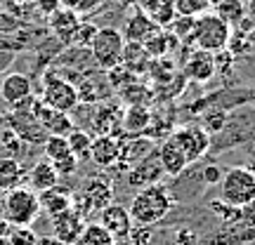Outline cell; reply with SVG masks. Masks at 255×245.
Here are the masks:
<instances>
[{"mask_svg":"<svg viewBox=\"0 0 255 245\" xmlns=\"http://www.w3.org/2000/svg\"><path fill=\"white\" fill-rule=\"evenodd\" d=\"M175 205H177V198L170 193V189L165 184H154L137 191L128 205V212L132 217V224L154 227L173 212Z\"/></svg>","mask_w":255,"mask_h":245,"instance_id":"6da1fadb","label":"cell"},{"mask_svg":"<svg viewBox=\"0 0 255 245\" xmlns=\"http://www.w3.org/2000/svg\"><path fill=\"white\" fill-rule=\"evenodd\" d=\"M220 200L232 208L246 210L255 203V174L246 165H232L220 179Z\"/></svg>","mask_w":255,"mask_h":245,"instance_id":"7a4b0ae2","label":"cell"},{"mask_svg":"<svg viewBox=\"0 0 255 245\" xmlns=\"http://www.w3.org/2000/svg\"><path fill=\"white\" fill-rule=\"evenodd\" d=\"M40 215V203L38 193L31 191L28 186H17L5 193L2 198V212L0 217L7 222L9 227H31Z\"/></svg>","mask_w":255,"mask_h":245,"instance_id":"3957f363","label":"cell"},{"mask_svg":"<svg viewBox=\"0 0 255 245\" xmlns=\"http://www.w3.org/2000/svg\"><path fill=\"white\" fill-rule=\"evenodd\" d=\"M229 36H232V28L218 19L213 12H206L201 17L194 19V28H191L189 43L196 45V50L201 52H208V55H218L222 50H227Z\"/></svg>","mask_w":255,"mask_h":245,"instance_id":"277c9868","label":"cell"},{"mask_svg":"<svg viewBox=\"0 0 255 245\" xmlns=\"http://www.w3.org/2000/svg\"><path fill=\"white\" fill-rule=\"evenodd\" d=\"M123 47H126V38L116 26H104L97 28V36L92 38L90 47V62L100 69V71H111L121 64L123 57Z\"/></svg>","mask_w":255,"mask_h":245,"instance_id":"5b68a950","label":"cell"},{"mask_svg":"<svg viewBox=\"0 0 255 245\" xmlns=\"http://www.w3.org/2000/svg\"><path fill=\"white\" fill-rule=\"evenodd\" d=\"M40 101H45L50 109L69 113L78 106V92L73 87V82L64 81L57 71H45L43 76V90H40Z\"/></svg>","mask_w":255,"mask_h":245,"instance_id":"8992f818","label":"cell"},{"mask_svg":"<svg viewBox=\"0 0 255 245\" xmlns=\"http://www.w3.org/2000/svg\"><path fill=\"white\" fill-rule=\"evenodd\" d=\"M168 137L182 149V154L187 156L189 165L201 161V158L213 149V137H210L199 123H187V125L175 127Z\"/></svg>","mask_w":255,"mask_h":245,"instance_id":"52a82bcc","label":"cell"},{"mask_svg":"<svg viewBox=\"0 0 255 245\" xmlns=\"http://www.w3.org/2000/svg\"><path fill=\"white\" fill-rule=\"evenodd\" d=\"M7 127L24 142V144H31V146H43L45 139L50 137L45 130L40 127V123L31 116L28 104L19 106V109H12V113L7 116Z\"/></svg>","mask_w":255,"mask_h":245,"instance_id":"ba28073f","label":"cell"},{"mask_svg":"<svg viewBox=\"0 0 255 245\" xmlns=\"http://www.w3.org/2000/svg\"><path fill=\"white\" fill-rule=\"evenodd\" d=\"M28 111H31V116L40 123V127L45 130L47 135L66 137L73 127H76L69 113H62V111L50 109L45 101H40L38 97H31V99H28Z\"/></svg>","mask_w":255,"mask_h":245,"instance_id":"9c48e42d","label":"cell"},{"mask_svg":"<svg viewBox=\"0 0 255 245\" xmlns=\"http://www.w3.org/2000/svg\"><path fill=\"white\" fill-rule=\"evenodd\" d=\"M31 97H33V85H31V78H28L26 73H19V71L2 73L0 99L5 101L9 109H19V106L28 104Z\"/></svg>","mask_w":255,"mask_h":245,"instance_id":"30bf717a","label":"cell"},{"mask_svg":"<svg viewBox=\"0 0 255 245\" xmlns=\"http://www.w3.org/2000/svg\"><path fill=\"white\" fill-rule=\"evenodd\" d=\"M163 167H161V161H158V154L151 151L144 161H139L135 167H130L126 172V184L130 189H146V186H154V184H161L163 179Z\"/></svg>","mask_w":255,"mask_h":245,"instance_id":"8fae6325","label":"cell"},{"mask_svg":"<svg viewBox=\"0 0 255 245\" xmlns=\"http://www.w3.org/2000/svg\"><path fill=\"white\" fill-rule=\"evenodd\" d=\"M156 151V139L146 135H137V137H128L126 142L121 144V154H119V161H116V170L126 174L130 167H135L139 161H144L146 156Z\"/></svg>","mask_w":255,"mask_h":245,"instance_id":"7c38bea8","label":"cell"},{"mask_svg":"<svg viewBox=\"0 0 255 245\" xmlns=\"http://www.w3.org/2000/svg\"><path fill=\"white\" fill-rule=\"evenodd\" d=\"M100 224L109 231V236L114 241H126L130 229H132V217H130L126 205L111 203L100 212Z\"/></svg>","mask_w":255,"mask_h":245,"instance_id":"4fadbf2b","label":"cell"},{"mask_svg":"<svg viewBox=\"0 0 255 245\" xmlns=\"http://www.w3.org/2000/svg\"><path fill=\"white\" fill-rule=\"evenodd\" d=\"M83 198L88 200V205L92 208V212H102V210L114 203V186L104 174H92L88 177L81 186Z\"/></svg>","mask_w":255,"mask_h":245,"instance_id":"5bb4252c","label":"cell"},{"mask_svg":"<svg viewBox=\"0 0 255 245\" xmlns=\"http://www.w3.org/2000/svg\"><path fill=\"white\" fill-rule=\"evenodd\" d=\"M50 222H52V238L59 241L62 245H76L83 229H85V219L73 210H66L62 215L52 217Z\"/></svg>","mask_w":255,"mask_h":245,"instance_id":"9a60e30c","label":"cell"},{"mask_svg":"<svg viewBox=\"0 0 255 245\" xmlns=\"http://www.w3.org/2000/svg\"><path fill=\"white\" fill-rule=\"evenodd\" d=\"M128 137L119 135H100V137H92V146H90V161L97 167H114L116 161H119L121 154V144L126 142Z\"/></svg>","mask_w":255,"mask_h":245,"instance_id":"2e32d148","label":"cell"},{"mask_svg":"<svg viewBox=\"0 0 255 245\" xmlns=\"http://www.w3.org/2000/svg\"><path fill=\"white\" fill-rule=\"evenodd\" d=\"M182 76L187 81H194V82H208L215 78V59L213 55L208 52H189V57L184 59V66H182Z\"/></svg>","mask_w":255,"mask_h":245,"instance_id":"e0dca14e","label":"cell"},{"mask_svg":"<svg viewBox=\"0 0 255 245\" xmlns=\"http://www.w3.org/2000/svg\"><path fill=\"white\" fill-rule=\"evenodd\" d=\"M156 154H158L161 167H163V172L168 174V177H180V174H184V170L189 167V161H187V156L182 154V149L175 144L170 137H165L163 142L158 144Z\"/></svg>","mask_w":255,"mask_h":245,"instance_id":"ac0fdd59","label":"cell"},{"mask_svg":"<svg viewBox=\"0 0 255 245\" xmlns=\"http://www.w3.org/2000/svg\"><path fill=\"white\" fill-rule=\"evenodd\" d=\"M151 127V109L149 106H126L121 116V132L126 137L146 135V130Z\"/></svg>","mask_w":255,"mask_h":245,"instance_id":"d6986e66","label":"cell"},{"mask_svg":"<svg viewBox=\"0 0 255 245\" xmlns=\"http://www.w3.org/2000/svg\"><path fill=\"white\" fill-rule=\"evenodd\" d=\"M121 116H123V109H121L119 104H100L97 111L90 116V123L95 127L97 137L116 135L121 130Z\"/></svg>","mask_w":255,"mask_h":245,"instance_id":"ffe728a7","label":"cell"},{"mask_svg":"<svg viewBox=\"0 0 255 245\" xmlns=\"http://www.w3.org/2000/svg\"><path fill=\"white\" fill-rule=\"evenodd\" d=\"M81 21L83 19L78 17L76 12H71V9H66V7H59L55 14H50V17H47V28H50V33H52L57 40H62V43L69 45L73 31L78 28Z\"/></svg>","mask_w":255,"mask_h":245,"instance_id":"44dd1931","label":"cell"},{"mask_svg":"<svg viewBox=\"0 0 255 245\" xmlns=\"http://www.w3.org/2000/svg\"><path fill=\"white\" fill-rule=\"evenodd\" d=\"M26 182H28V189L31 191L43 193V191L52 189V186L59 184V174L55 172V167H52V163H50L47 158H40L26 172Z\"/></svg>","mask_w":255,"mask_h":245,"instance_id":"7402d4cb","label":"cell"},{"mask_svg":"<svg viewBox=\"0 0 255 245\" xmlns=\"http://www.w3.org/2000/svg\"><path fill=\"white\" fill-rule=\"evenodd\" d=\"M38 203H40V210L52 219V217H57V215L66 212V210H71V191L57 184L52 189L38 193Z\"/></svg>","mask_w":255,"mask_h":245,"instance_id":"603a6c76","label":"cell"},{"mask_svg":"<svg viewBox=\"0 0 255 245\" xmlns=\"http://www.w3.org/2000/svg\"><path fill=\"white\" fill-rule=\"evenodd\" d=\"M137 5L139 12H144L158 28H168L177 17L175 0H137Z\"/></svg>","mask_w":255,"mask_h":245,"instance_id":"cb8c5ba5","label":"cell"},{"mask_svg":"<svg viewBox=\"0 0 255 245\" xmlns=\"http://www.w3.org/2000/svg\"><path fill=\"white\" fill-rule=\"evenodd\" d=\"M156 24L151 21V19L146 17L144 12H139V9H135L130 17L126 19V26H123V38H126V43H137V45H142L146 38L151 36L156 31Z\"/></svg>","mask_w":255,"mask_h":245,"instance_id":"d4e9b609","label":"cell"},{"mask_svg":"<svg viewBox=\"0 0 255 245\" xmlns=\"http://www.w3.org/2000/svg\"><path fill=\"white\" fill-rule=\"evenodd\" d=\"M142 47L149 55V59H163V57H168L173 52L175 47H180V40L173 33H168L165 28H156L154 33L142 43Z\"/></svg>","mask_w":255,"mask_h":245,"instance_id":"484cf974","label":"cell"},{"mask_svg":"<svg viewBox=\"0 0 255 245\" xmlns=\"http://www.w3.org/2000/svg\"><path fill=\"white\" fill-rule=\"evenodd\" d=\"M26 179V170L24 165L19 163L17 158H0V191L7 193V191L21 186Z\"/></svg>","mask_w":255,"mask_h":245,"instance_id":"4316f807","label":"cell"},{"mask_svg":"<svg viewBox=\"0 0 255 245\" xmlns=\"http://www.w3.org/2000/svg\"><path fill=\"white\" fill-rule=\"evenodd\" d=\"M149 55L144 52V47L137 45V43H126L123 47V57H121V66H126L130 73H135V76H142V73L149 71Z\"/></svg>","mask_w":255,"mask_h":245,"instance_id":"83f0119b","label":"cell"},{"mask_svg":"<svg viewBox=\"0 0 255 245\" xmlns=\"http://www.w3.org/2000/svg\"><path fill=\"white\" fill-rule=\"evenodd\" d=\"M213 14L222 19L229 28H237L246 19V2L244 0H220L213 7Z\"/></svg>","mask_w":255,"mask_h":245,"instance_id":"f1b7e54d","label":"cell"},{"mask_svg":"<svg viewBox=\"0 0 255 245\" xmlns=\"http://www.w3.org/2000/svg\"><path fill=\"white\" fill-rule=\"evenodd\" d=\"M66 144H69V151H71L78 161L90 158L92 137H90V132H88V130H83V127H73L71 132L66 135Z\"/></svg>","mask_w":255,"mask_h":245,"instance_id":"f546056e","label":"cell"},{"mask_svg":"<svg viewBox=\"0 0 255 245\" xmlns=\"http://www.w3.org/2000/svg\"><path fill=\"white\" fill-rule=\"evenodd\" d=\"M119 94H121V101H123L126 106H149V101L154 99V92L149 90L146 85H142L139 81H135L132 85L123 87Z\"/></svg>","mask_w":255,"mask_h":245,"instance_id":"4dcf8cb0","label":"cell"},{"mask_svg":"<svg viewBox=\"0 0 255 245\" xmlns=\"http://www.w3.org/2000/svg\"><path fill=\"white\" fill-rule=\"evenodd\" d=\"M229 123V116L225 109H220V106H210V109H206L203 113H201L199 118V125L208 132L210 137L213 135H220L222 130H225V125Z\"/></svg>","mask_w":255,"mask_h":245,"instance_id":"1f68e13d","label":"cell"},{"mask_svg":"<svg viewBox=\"0 0 255 245\" xmlns=\"http://www.w3.org/2000/svg\"><path fill=\"white\" fill-rule=\"evenodd\" d=\"M208 210L213 217H218V222L222 227H232V224H239L241 219H244V210L239 208H232L227 203H222V200H210L208 203Z\"/></svg>","mask_w":255,"mask_h":245,"instance_id":"d6a6232c","label":"cell"},{"mask_svg":"<svg viewBox=\"0 0 255 245\" xmlns=\"http://www.w3.org/2000/svg\"><path fill=\"white\" fill-rule=\"evenodd\" d=\"M114 243L116 241L109 236V231L102 227L100 222H92V224H85L76 245H114Z\"/></svg>","mask_w":255,"mask_h":245,"instance_id":"836d02e7","label":"cell"},{"mask_svg":"<svg viewBox=\"0 0 255 245\" xmlns=\"http://www.w3.org/2000/svg\"><path fill=\"white\" fill-rule=\"evenodd\" d=\"M43 154L50 163H55L59 158H66V156L71 154L69 151V144H66V137H57V135H50L45 139V144H43Z\"/></svg>","mask_w":255,"mask_h":245,"instance_id":"e575fe53","label":"cell"},{"mask_svg":"<svg viewBox=\"0 0 255 245\" xmlns=\"http://www.w3.org/2000/svg\"><path fill=\"white\" fill-rule=\"evenodd\" d=\"M175 12H177V17L196 19L210 12V5L208 0H175Z\"/></svg>","mask_w":255,"mask_h":245,"instance_id":"d590c367","label":"cell"},{"mask_svg":"<svg viewBox=\"0 0 255 245\" xmlns=\"http://www.w3.org/2000/svg\"><path fill=\"white\" fill-rule=\"evenodd\" d=\"M97 28H100V26H95L92 21H81V24H78V28L73 31L69 45H71V47H81V50H83V47H90L92 38L97 36Z\"/></svg>","mask_w":255,"mask_h":245,"instance_id":"8d00e7d4","label":"cell"},{"mask_svg":"<svg viewBox=\"0 0 255 245\" xmlns=\"http://www.w3.org/2000/svg\"><path fill=\"white\" fill-rule=\"evenodd\" d=\"M62 2V7L71 9V12H76L78 17H90V14H95L97 9L104 5V0H59Z\"/></svg>","mask_w":255,"mask_h":245,"instance_id":"74e56055","label":"cell"},{"mask_svg":"<svg viewBox=\"0 0 255 245\" xmlns=\"http://www.w3.org/2000/svg\"><path fill=\"white\" fill-rule=\"evenodd\" d=\"M5 149H7V156H5V158H17V161H19V156H21V149H24V142H21L9 127L0 132V151H5Z\"/></svg>","mask_w":255,"mask_h":245,"instance_id":"f35d334b","label":"cell"},{"mask_svg":"<svg viewBox=\"0 0 255 245\" xmlns=\"http://www.w3.org/2000/svg\"><path fill=\"white\" fill-rule=\"evenodd\" d=\"M130 245H151L154 241V227H144V224H132L130 234L126 238Z\"/></svg>","mask_w":255,"mask_h":245,"instance_id":"ab89813d","label":"cell"},{"mask_svg":"<svg viewBox=\"0 0 255 245\" xmlns=\"http://www.w3.org/2000/svg\"><path fill=\"white\" fill-rule=\"evenodd\" d=\"M7 241H9V245H36L38 236L31 227H12Z\"/></svg>","mask_w":255,"mask_h":245,"instance_id":"60d3db41","label":"cell"},{"mask_svg":"<svg viewBox=\"0 0 255 245\" xmlns=\"http://www.w3.org/2000/svg\"><path fill=\"white\" fill-rule=\"evenodd\" d=\"M222 174H225V170H222L218 163L203 165V167H201V184H203V186H215V184H220Z\"/></svg>","mask_w":255,"mask_h":245,"instance_id":"b9f144b4","label":"cell"},{"mask_svg":"<svg viewBox=\"0 0 255 245\" xmlns=\"http://www.w3.org/2000/svg\"><path fill=\"white\" fill-rule=\"evenodd\" d=\"M78 163H81V161H78L73 154H69L66 158L55 161V163H52V167H55V172L59 174V177H71V174L78 170Z\"/></svg>","mask_w":255,"mask_h":245,"instance_id":"7bdbcfd3","label":"cell"},{"mask_svg":"<svg viewBox=\"0 0 255 245\" xmlns=\"http://www.w3.org/2000/svg\"><path fill=\"white\" fill-rule=\"evenodd\" d=\"M175 245H199V238L194 234V229L182 227L175 231Z\"/></svg>","mask_w":255,"mask_h":245,"instance_id":"ee69618b","label":"cell"},{"mask_svg":"<svg viewBox=\"0 0 255 245\" xmlns=\"http://www.w3.org/2000/svg\"><path fill=\"white\" fill-rule=\"evenodd\" d=\"M33 5H36V9L43 14V17H50V14H55L57 9L62 7V2H59V0H36Z\"/></svg>","mask_w":255,"mask_h":245,"instance_id":"f6af8a7d","label":"cell"},{"mask_svg":"<svg viewBox=\"0 0 255 245\" xmlns=\"http://www.w3.org/2000/svg\"><path fill=\"white\" fill-rule=\"evenodd\" d=\"M12 62H14V52L12 50H0V73H5V69Z\"/></svg>","mask_w":255,"mask_h":245,"instance_id":"bcb514c9","label":"cell"},{"mask_svg":"<svg viewBox=\"0 0 255 245\" xmlns=\"http://www.w3.org/2000/svg\"><path fill=\"white\" fill-rule=\"evenodd\" d=\"M246 167L251 170V172L255 174V139L253 144H251V151H248V158H246Z\"/></svg>","mask_w":255,"mask_h":245,"instance_id":"7dc6e473","label":"cell"},{"mask_svg":"<svg viewBox=\"0 0 255 245\" xmlns=\"http://www.w3.org/2000/svg\"><path fill=\"white\" fill-rule=\"evenodd\" d=\"M246 2V17L255 21V0H244Z\"/></svg>","mask_w":255,"mask_h":245,"instance_id":"c3c4849f","label":"cell"},{"mask_svg":"<svg viewBox=\"0 0 255 245\" xmlns=\"http://www.w3.org/2000/svg\"><path fill=\"white\" fill-rule=\"evenodd\" d=\"M9 231H12V227H9L7 222L0 217V238H7V236H9Z\"/></svg>","mask_w":255,"mask_h":245,"instance_id":"681fc988","label":"cell"},{"mask_svg":"<svg viewBox=\"0 0 255 245\" xmlns=\"http://www.w3.org/2000/svg\"><path fill=\"white\" fill-rule=\"evenodd\" d=\"M36 245H62V243H59V241H55L52 236H45V238H38Z\"/></svg>","mask_w":255,"mask_h":245,"instance_id":"f907efd6","label":"cell"},{"mask_svg":"<svg viewBox=\"0 0 255 245\" xmlns=\"http://www.w3.org/2000/svg\"><path fill=\"white\" fill-rule=\"evenodd\" d=\"M14 2H17V5H33L36 0H14Z\"/></svg>","mask_w":255,"mask_h":245,"instance_id":"816d5d0a","label":"cell"},{"mask_svg":"<svg viewBox=\"0 0 255 245\" xmlns=\"http://www.w3.org/2000/svg\"><path fill=\"white\" fill-rule=\"evenodd\" d=\"M218 2H220V0H208V5H210V9L215 7V5H218Z\"/></svg>","mask_w":255,"mask_h":245,"instance_id":"f5cc1de1","label":"cell"},{"mask_svg":"<svg viewBox=\"0 0 255 245\" xmlns=\"http://www.w3.org/2000/svg\"><path fill=\"white\" fill-rule=\"evenodd\" d=\"M0 245H9V241L7 238H0Z\"/></svg>","mask_w":255,"mask_h":245,"instance_id":"db71d44e","label":"cell"},{"mask_svg":"<svg viewBox=\"0 0 255 245\" xmlns=\"http://www.w3.org/2000/svg\"><path fill=\"white\" fill-rule=\"evenodd\" d=\"M0 9H2V7H0Z\"/></svg>","mask_w":255,"mask_h":245,"instance_id":"11a10c76","label":"cell"}]
</instances>
